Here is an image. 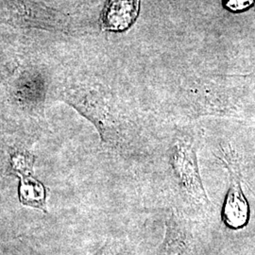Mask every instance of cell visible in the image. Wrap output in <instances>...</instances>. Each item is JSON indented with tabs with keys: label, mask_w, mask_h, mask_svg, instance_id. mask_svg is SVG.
<instances>
[{
	"label": "cell",
	"mask_w": 255,
	"mask_h": 255,
	"mask_svg": "<svg viewBox=\"0 0 255 255\" xmlns=\"http://www.w3.org/2000/svg\"><path fill=\"white\" fill-rule=\"evenodd\" d=\"M61 95L90 120L109 152L121 157L135 152L140 139L136 127L121 116L101 92L84 86H68Z\"/></svg>",
	"instance_id": "obj_1"
},
{
	"label": "cell",
	"mask_w": 255,
	"mask_h": 255,
	"mask_svg": "<svg viewBox=\"0 0 255 255\" xmlns=\"http://www.w3.org/2000/svg\"><path fill=\"white\" fill-rule=\"evenodd\" d=\"M202 134L184 129L172 135L166 150L169 181L176 196L193 214L206 216L212 202L206 193L199 165V147Z\"/></svg>",
	"instance_id": "obj_2"
},
{
	"label": "cell",
	"mask_w": 255,
	"mask_h": 255,
	"mask_svg": "<svg viewBox=\"0 0 255 255\" xmlns=\"http://www.w3.org/2000/svg\"><path fill=\"white\" fill-rule=\"evenodd\" d=\"M34 136L30 133L0 135L1 172L18 178V198L22 205L47 213L46 186L34 175L37 158L32 147Z\"/></svg>",
	"instance_id": "obj_3"
},
{
	"label": "cell",
	"mask_w": 255,
	"mask_h": 255,
	"mask_svg": "<svg viewBox=\"0 0 255 255\" xmlns=\"http://www.w3.org/2000/svg\"><path fill=\"white\" fill-rule=\"evenodd\" d=\"M221 152L222 156H219V158L230 174V186L223 202L221 218L229 228H242L249 221L250 207L241 188L239 164L230 146L221 147Z\"/></svg>",
	"instance_id": "obj_4"
},
{
	"label": "cell",
	"mask_w": 255,
	"mask_h": 255,
	"mask_svg": "<svg viewBox=\"0 0 255 255\" xmlns=\"http://www.w3.org/2000/svg\"><path fill=\"white\" fill-rule=\"evenodd\" d=\"M156 255H201L191 219L176 210L171 211L165 220L164 240Z\"/></svg>",
	"instance_id": "obj_5"
},
{
	"label": "cell",
	"mask_w": 255,
	"mask_h": 255,
	"mask_svg": "<svg viewBox=\"0 0 255 255\" xmlns=\"http://www.w3.org/2000/svg\"><path fill=\"white\" fill-rule=\"evenodd\" d=\"M136 0H110L103 15L105 27L121 30L128 27L136 17Z\"/></svg>",
	"instance_id": "obj_6"
},
{
	"label": "cell",
	"mask_w": 255,
	"mask_h": 255,
	"mask_svg": "<svg viewBox=\"0 0 255 255\" xmlns=\"http://www.w3.org/2000/svg\"><path fill=\"white\" fill-rule=\"evenodd\" d=\"M91 255H123V248L118 241L108 240Z\"/></svg>",
	"instance_id": "obj_7"
},
{
	"label": "cell",
	"mask_w": 255,
	"mask_h": 255,
	"mask_svg": "<svg viewBox=\"0 0 255 255\" xmlns=\"http://www.w3.org/2000/svg\"><path fill=\"white\" fill-rule=\"evenodd\" d=\"M255 0H224V4L233 11H241L254 4Z\"/></svg>",
	"instance_id": "obj_8"
},
{
	"label": "cell",
	"mask_w": 255,
	"mask_h": 255,
	"mask_svg": "<svg viewBox=\"0 0 255 255\" xmlns=\"http://www.w3.org/2000/svg\"><path fill=\"white\" fill-rule=\"evenodd\" d=\"M0 175H2L1 173V160H0Z\"/></svg>",
	"instance_id": "obj_9"
}]
</instances>
